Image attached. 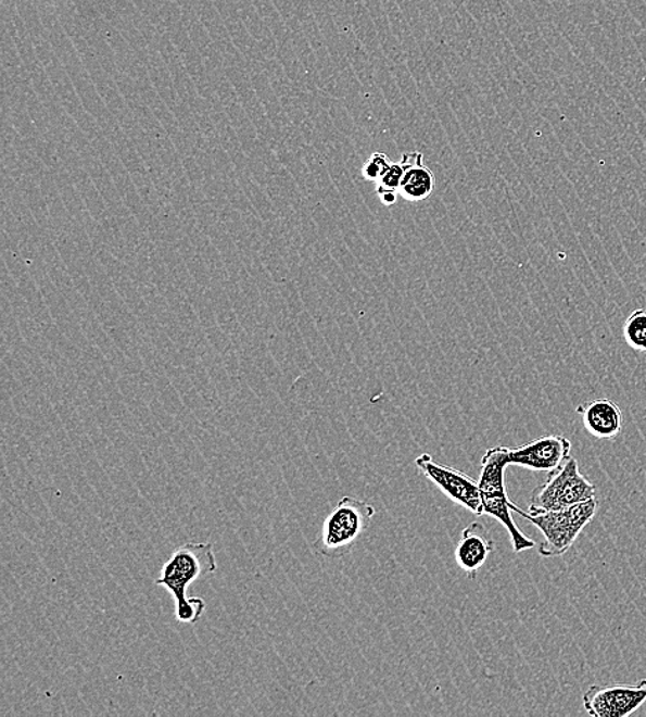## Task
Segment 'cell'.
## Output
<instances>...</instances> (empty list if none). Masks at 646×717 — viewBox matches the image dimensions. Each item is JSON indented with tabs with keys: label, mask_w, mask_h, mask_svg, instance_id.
<instances>
[{
	"label": "cell",
	"mask_w": 646,
	"mask_h": 717,
	"mask_svg": "<svg viewBox=\"0 0 646 717\" xmlns=\"http://www.w3.org/2000/svg\"><path fill=\"white\" fill-rule=\"evenodd\" d=\"M218 570L212 542H187L173 551L164 563L155 586L172 593L176 612L174 616L181 624H197L206 612L202 598H189L188 588Z\"/></svg>",
	"instance_id": "cell-1"
},
{
	"label": "cell",
	"mask_w": 646,
	"mask_h": 717,
	"mask_svg": "<svg viewBox=\"0 0 646 717\" xmlns=\"http://www.w3.org/2000/svg\"><path fill=\"white\" fill-rule=\"evenodd\" d=\"M505 445H497L486 450L481 460V473L479 478L481 501H483L484 514L494 517L505 526L509 532L512 550L516 553L525 552L535 548V541L525 536L512 520L511 504L507 496L505 483V470L509 463V452Z\"/></svg>",
	"instance_id": "cell-2"
},
{
	"label": "cell",
	"mask_w": 646,
	"mask_h": 717,
	"mask_svg": "<svg viewBox=\"0 0 646 717\" xmlns=\"http://www.w3.org/2000/svg\"><path fill=\"white\" fill-rule=\"evenodd\" d=\"M598 506V500L592 499L558 511L525 512L516 504H511V511L531 521L542 532L540 555L558 557L566 555L575 544L584 527L597 515Z\"/></svg>",
	"instance_id": "cell-3"
},
{
	"label": "cell",
	"mask_w": 646,
	"mask_h": 717,
	"mask_svg": "<svg viewBox=\"0 0 646 717\" xmlns=\"http://www.w3.org/2000/svg\"><path fill=\"white\" fill-rule=\"evenodd\" d=\"M376 514V508L368 502L343 496L326 517L313 550L327 559H341L352 552Z\"/></svg>",
	"instance_id": "cell-4"
},
{
	"label": "cell",
	"mask_w": 646,
	"mask_h": 717,
	"mask_svg": "<svg viewBox=\"0 0 646 717\" xmlns=\"http://www.w3.org/2000/svg\"><path fill=\"white\" fill-rule=\"evenodd\" d=\"M597 488L581 473L577 458L569 457L560 468L548 474L545 483L532 491L530 511L545 512L568 508L596 499Z\"/></svg>",
	"instance_id": "cell-5"
},
{
	"label": "cell",
	"mask_w": 646,
	"mask_h": 717,
	"mask_svg": "<svg viewBox=\"0 0 646 717\" xmlns=\"http://www.w3.org/2000/svg\"><path fill=\"white\" fill-rule=\"evenodd\" d=\"M420 475L433 481L438 488L455 504L473 512L474 515H484L483 501H481L479 480L470 478L453 466L435 463L432 455L425 453L415 460Z\"/></svg>",
	"instance_id": "cell-6"
},
{
	"label": "cell",
	"mask_w": 646,
	"mask_h": 717,
	"mask_svg": "<svg viewBox=\"0 0 646 717\" xmlns=\"http://www.w3.org/2000/svg\"><path fill=\"white\" fill-rule=\"evenodd\" d=\"M646 701V679L635 684L592 685L583 694L584 710L593 717H628Z\"/></svg>",
	"instance_id": "cell-7"
},
{
	"label": "cell",
	"mask_w": 646,
	"mask_h": 717,
	"mask_svg": "<svg viewBox=\"0 0 646 717\" xmlns=\"http://www.w3.org/2000/svg\"><path fill=\"white\" fill-rule=\"evenodd\" d=\"M571 440L562 435H546L516 449H507L510 465L550 474L571 457Z\"/></svg>",
	"instance_id": "cell-8"
},
{
	"label": "cell",
	"mask_w": 646,
	"mask_h": 717,
	"mask_svg": "<svg viewBox=\"0 0 646 717\" xmlns=\"http://www.w3.org/2000/svg\"><path fill=\"white\" fill-rule=\"evenodd\" d=\"M494 548L495 542L486 527L479 521H473L461 531L455 551L456 563L470 578H474L480 568L489 561Z\"/></svg>",
	"instance_id": "cell-9"
},
{
	"label": "cell",
	"mask_w": 646,
	"mask_h": 717,
	"mask_svg": "<svg viewBox=\"0 0 646 717\" xmlns=\"http://www.w3.org/2000/svg\"><path fill=\"white\" fill-rule=\"evenodd\" d=\"M577 412L582 416L584 429L598 440L617 439L623 429V413L611 399L603 398L581 404Z\"/></svg>",
	"instance_id": "cell-10"
},
{
	"label": "cell",
	"mask_w": 646,
	"mask_h": 717,
	"mask_svg": "<svg viewBox=\"0 0 646 717\" xmlns=\"http://www.w3.org/2000/svg\"><path fill=\"white\" fill-rule=\"evenodd\" d=\"M404 174L400 184V194L408 202H420L428 199L435 188V177L425 165L420 152L405 153L402 158Z\"/></svg>",
	"instance_id": "cell-11"
},
{
	"label": "cell",
	"mask_w": 646,
	"mask_h": 717,
	"mask_svg": "<svg viewBox=\"0 0 646 717\" xmlns=\"http://www.w3.org/2000/svg\"><path fill=\"white\" fill-rule=\"evenodd\" d=\"M403 174V162H391L387 172H384L382 177L378 179L377 193L379 199H381V202L387 204V206H392V204L397 202Z\"/></svg>",
	"instance_id": "cell-12"
},
{
	"label": "cell",
	"mask_w": 646,
	"mask_h": 717,
	"mask_svg": "<svg viewBox=\"0 0 646 717\" xmlns=\"http://www.w3.org/2000/svg\"><path fill=\"white\" fill-rule=\"evenodd\" d=\"M623 337L632 350L646 353V309L634 311L625 319Z\"/></svg>",
	"instance_id": "cell-13"
},
{
	"label": "cell",
	"mask_w": 646,
	"mask_h": 717,
	"mask_svg": "<svg viewBox=\"0 0 646 717\" xmlns=\"http://www.w3.org/2000/svg\"><path fill=\"white\" fill-rule=\"evenodd\" d=\"M389 165H391V161H389L387 153H372V155L367 159L366 163H364L363 177L366 178L367 181L377 183L378 179L382 177V174L387 172Z\"/></svg>",
	"instance_id": "cell-14"
}]
</instances>
